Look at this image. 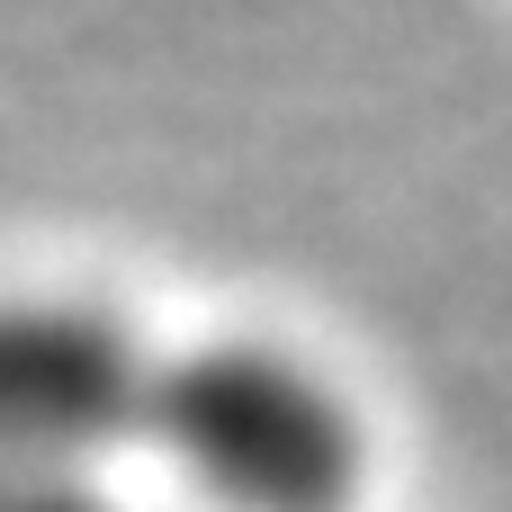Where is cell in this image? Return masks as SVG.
Here are the masks:
<instances>
[{"label":"cell","instance_id":"cell-2","mask_svg":"<svg viewBox=\"0 0 512 512\" xmlns=\"http://www.w3.org/2000/svg\"><path fill=\"white\" fill-rule=\"evenodd\" d=\"M0 512H135V504L108 495L99 477H54V468H18V459H0Z\"/></svg>","mask_w":512,"mask_h":512},{"label":"cell","instance_id":"cell-1","mask_svg":"<svg viewBox=\"0 0 512 512\" xmlns=\"http://www.w3.org/2000/svg\"><path fill=\"white\" fill-rule=\"evenodd\" d=\"M0 459L54 477L162 468L207 512H342L369 441L279 342H153L108 306H0Z\"/></svg>","mask_w":512,"mask_h":512}]
</instances>
